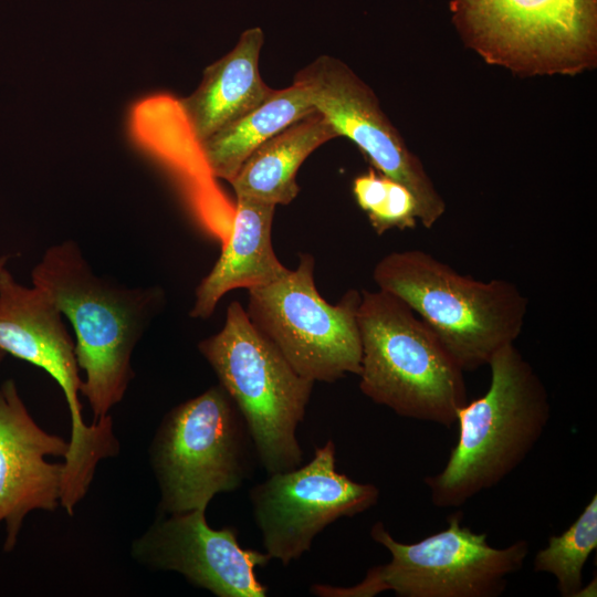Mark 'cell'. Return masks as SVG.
<instances>
[{
	"label": "cell",
	"instance_id": "1",
	"mask_svg": "<svg viewBox=\"0 0 597 597\" xmlns=\"http://www.w3.org/2000/svg\"><path fill=\"white\" fill-rule=\"evenodd\" d=\"M31 279L74 329L75 355L85 374L81 394L97 422L123 399L134 377V348L160 307L163 292L98 276L71 240L48 248Z\"/></svg>",
	"mask_w": 597,
	"mask_h": 597
},
{
	"label": "cell",
	"instance_id": "2",
	"mask_svg": "<svg viewBox=\"0 0 597 597\" xmlns=\"http://www.w3.org/2000/svg\"><path fill=\"white\" fill-rule=\"evenodd\" d=\"M486 392L459 409L458 441L443 469L423 479L434 506L460 507L510 475L551 419L548 391L514 344L491 358Z\"/></svg>",
	"mask_w": 597,
	"mask_h": 597
},
{
	"label": "cell",
	"instance_id": "3",
	"mask_svg": "<svg viewBox=\"0 0 597 597\" xmlns=\"http://www.w3.org/2000/svg\"><path fill=\"white\" fill-rule=\"evenodd\" d=\"M373 279L434 332L463 371L488 366L524 327L528 300L513 282L476 280L422 250L384 255Z\"/></svg>",
	"mask_w": 597,
	"mask_h": 597
},
{
	"label": "cell",
	"instance_id": "4",
	"mask_svg": "<svg viewBox=\"0 0 597 597\" xmlns=\"http://www.w3.org/2000/svg\"><path fill=\"white\" fill-rule=\"evenodd\" d=\"M360 391L405 418L451 427L468 402L462 368L397 296L360 291Z\"/></svg>",
	"mask_w": 597,
	"mask_h": 597
},
{
	"label": "cell",
	"instance_id": "5",
	"mask_svg": "<svg viewBox=\"0 0 597 597\" xmlns=\"http://www.w3.org/2000/svg\"><path fill=\"white\" fill-rule=\"evenodd\" d=\"M198 348L238 407L265 471L300 467L303 451L296 432L314 381L292 368L238 301L229 304L222 328Z\"/></svg>",
	"mask_w": 597,
	"mask_h": 597
},
{
	"label": "cell",
	"instance_id": "6",
	"mask_svg": "<svg viewBox=\"0 0 597 597\" xmlns=\"http://www.w3.org/2000/svg\"><path fill=\"white\" fill-rule=\"evenodd\" d=\"M370 536L390 553L387 564L371 567L354 586L315 584L311 591L321 597H373L386 590L400 597H498L530 551L525 540L491 546L486 533L462 525L461 512L448 517L444 530L416 543L398 542L381 522L371 526Z\"/></svg>",
	"mask_w": 597,
	"mask_h": 597
},
{
	"label": "cell",
	"instance_id": "7",
	"mask_svg": "<svg viewBox=\"0 0 597 597\" xmlns=\"http://www.w3.org/2000/svg\"><path fill=\"white\" fill-rule=\"evenodd\" d=\"M252 451L248 427L220 384L174 407L149 449L159 513L206 511L218 493L234 491L249 479Z\"/></svg>",
	"mask_w": 597,
	"mask_h": 597
},
{
	"label": "cell",
	"instance_id": "8",
	"mask_svg": "<svg viewBox=\"0 0 597 597\" xmlns=\"http://www.w3.org/2000/svg\"><path fill=\"white\" fill-rule=\"evenodd\" d=\"M453 20L489 63L523 74H577L597 49V0H452Z\"/></svg>",
	"mask_w": 597,
	"mask_h": 597
},
{
	"label": "cell",
	"instance_id": "9",
	"mask_svg": "<svg viewBox=\"0 0 597 597\" xmlns=\"http://www.w3.org/2000/svg\"><path fill=\"white\" fill-rule=\"evenodd\" d=\"M314 265L311 254H301L298 265L283 277L249 289L245 311L302 377L334 383L348 374L358 376L360 291L349 290L329 304L315 286Z\"/></svg>",
	"mask_w": 597,
	"mask_h": 597
},
{
	"label": "cell",
	"instance_id": "10",
	"mask_svg": "<svg viewBox=\"0 0 597 597\" xmlns=\"http://www.w3.org/2000/svg\"><path fill=\"white\" fill-rule=\"evenodd\" d=\"M379 489L339 473L332 440L295 469L269 474L250 491L264 552L283 566L298 559L327 525L360 514L379 500Z\"/></svg>",
	"mask_w": 597,
	"mask_h": 597
},
{
	"label": "cell",
	"instance_id": "11",
	"mask_svg": "<svg viewBox=\"0 0 597 597\" xmlns=\"http://www.w3.org/2000/svg\"><path fill=\"white\" fill-rule=\"evenodd\" d=\"M338 136L350 139L376 170L406 186L418 203V221L430 229L446 203L420 160L381 111L374 92L342 61L322 55L294 77Z\"/></svg>",
	"mask_w": 597,
	"mask_h": 597
},
{
	"label": "cell",
	"instance_id": "12",
	"mask_svg": "<svg viewBox=\"0 0 597 597\" xmlns=\"http://www.w3.org/2000/svg\"><path fill=\"white\" fill-rule=\"evenodd\" d=\"M62 313L41 289L15 281L4 268L0 272V350L49 374L62 389L71 417L66 459L88 465L104 458L114 443L109 420L86 425L78 395L83 380Z\"/></svg>",
	"mask_w": 597,
	"mask_h": 597
},
{
	"label": "cell",
	"instance_id": "13",
	"mask_svg": "<svg viewBox=\"0 0 597 597\" xmlns=\"http://www.w3.org/2000/svg\"><path fill=\"white\" fill-rule=\"evenodd\" d=\"M132 556L150 569L176 572L218 597L266 596L255 568L268 565L269 555L242 547L233 527L209 526L203 510L159 513L133 542Z\"/></svg>",
	"mask_w": 597,
	"mask_h": 597
},
{
	"label": "cell",
	"instance_id": "14",
	"mask_svg": "<svg viewBox=\"0 0 597 597\" xmlns=\"http://www.w3.org/2000/svg\"><path fill=\"white\" fill-rule=\"evenodd\" d=\"M69 441L41 428L30 415L17 384H0V524L6 525L3 551L14 549L24 517L34 510L60 506L63 462Z\"/></svg>",
	"mask_w": 597,
	"mask_h": 597
},
{
	"label": "cell",
	"instance_id": "15",
	"mask_svg": "<svg viewBox=\"0 0 597 597\" xmlns=\"http://www.w3.org/2000/svg\"><path fill=\"white\" fill-rule=\"evenodd\" d=\"M274 210L272 203L237 196L231 232L213 268L196 289L191 317L206 320L226 293L268 285L290 271L273 249Z\"/></svg>",
	"mask_w": 597,
	"mask_h": 597
},
{
	"label": "cell",
	"instance_id": "16",
	"mask_svg": "<svg viewBox=\"0 0 597 597\" xmlns=\"http://www.w3.org/2000/svg\"><path fill=\"white\" fill-rule=\"evenodd\" d=\"M263 42L260 28L245 30L228 54L206 67L197 90L178 101L199 144L260 106L275 92L259 73Z\"/></svg>",
	"mask_w": 597,
	"mask_h": 597
},
{
	"label": "cell",
	"instance_id": "17",
	"mask_svg": "<svg viewBox=\"0 0 597 597\" xmlns=\"http://www.w3.org/2000/svg\"><path fill=\"white\" fill-rule=\"evenodd\" d=\"M337 134L317 111L292 123L262 145L242 164L230 181L235 196L289 205L300 192L296 172L308 155Z\"/></svg>",
	"mask_w": 597,
	"mask_h": 597
},
{
	"label": "cell",
	"instance_id": "18",
	"mask_svg": "<svg viewBox=\"0 0 597 597\" xmlns=\"http://www.w3.org/2000/svg\"><path fill=\"white\" fill-rule=\"evenodd\" d=\"M314 111L301 84L275 90L260 106L200 143L212 176L230 182L260 145Z\"/></svg>",
	"mask_w": 597,
	"mask_h": 597
},
{
	"label": "cell",
	"instance_id": "19",
	"mask_svg": "<svg viewBox=\"0 0 597 597\" xmlns=\"http://www.w3.org/2000/svg\"><path fill=\"white\" fill-rule=\"evenodd\" d=\"M597 547V495L590 499L573 524L559 535H552L534 558L536 573L556 579L563 597H577L584 587L583 570Z\"/></svg>",
	"mask_w": 597,
	"mask_h": 597
},
{
	"label": "cell",
	"instance_id": "20",
	"mask_svg": "<svg viewBox=\"0 0 597 597\" xmlns=\"http://www.w3.org/2000/svg\"><path fill=\"white\" fill-rule=\"evenodd\" d=\"M353 195L379 235L417 226L418 203L412 192L374 167L354 179Z\"/></svg>",
	"mask_w": 597,
	"mask_h": 597
},
{
	"label": "cell",
	"instance_id": "21",
	"mask_svg": "<svg viewBox=\"0 0 597 597\" xmlns=\"http://www.w3.org/2000/svg\"><path fill=\"white\" fill-rule=\"evenodd\" d=\"M8 259V255H0V272L7 268Z\"/></svg>",
	"mask_w": 597,
	"mask_h": 597
},
{
	"label": "cell",
	"instance_id": "22",
	"mask_svg": "<svg viewBox=\"0 0 597 597\" xmlns=\"http://www.w3.org/2000/svg\"><path fill=\"white\" fill-rule=\"evenodd\" d=\"M6 355H7L6 353H3L2 350H0V365H1V363L3 362Z\"/></svg>",
	"mask_w": 597,
	"mask_h": 597
}]
</instances>
